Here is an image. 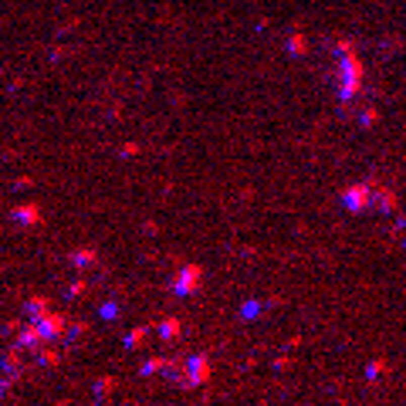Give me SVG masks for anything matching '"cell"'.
<instances>
[{
  "label": "cell",
  "mask_w": 406,
  "mask_h": 406,
  "mask_svg": "<svg viewBox=\"0 0 406 406\" xmlns=\"http://www.w3.org/2000/svg\"><path fill=\"white\" fill-rule=\"evenodd\" d=\"M200 278H203V271L196 268V264H186V268H180V274H176V291H180V294L196 291Z\"/></svg>",
  "instance_id": "cell-2"
},
{
  "label": "cell",
  "mask_w": 406,
  "mask_h": 406,
  "mask_svg": "<svg viewBox=\"0 0 406 406\" xmlns=\"http://www.w3.org/2000/svg\"><path fill=\"white\" fill-rule=\"evenodd\" d=\"M159 332H163V338H176V332H180V322H176V318H166V322L159 325Z\"/></svg>",
  "instance_id": "cell-4"
},
{
  "label": "cell",
  "mask_w": 406,
  "mask_h": 406,
  "mask_svg": "<svg viewBox=\"0 0 406 406\" xmlns=\"http://www.w3.org/2000/svg\"><path fill=\"white\" fill-rule=\"evenodd\" d=\"M190 376H186V383L183 386H203L207 379H210V362H207V356H196V359H190Z\"/></svg>",
  "instance_id": "cell-3"
},
{
  "label": "cell",
  "mask_w": 406,
  "mask_h": 406,
  "mask_svg": "<svg viewBox=\"0 0 406 406\" xmlns=\"http://www.w3.org/2000/svg\"><path fill=\"white\" fill-rule=\"evenodd\" d=\"M14 217H21V220H27V224H34V220H41V214H37V210H17Z\"/></svg>",
  "instance_id": "cell-6"
},
{
  "label": "cell",
  "mask_w": 406,
  "mask_h": 406,
  "mask_svg": "<svg viewBox=\"0 0 406 406\" xmlns=\"http://www.w3.org/2000/svg\"><path fill=\"white\" fill-rule=\"evenodd\" d=\"M27 312H31V318H41V315H47V301L34 298V301H27Z\"/></svg>",
  "instance_id": "cell-5"
},
{
  "label": "cell",
  "mask_w": 406,
  "mask_h": 406,
  "mask_svg": "<svg viewBox=\"0 0 406 406\" xmlns=\"http://www.w3.org/2000/svg\"><path fill=\"white\" fill-rule=\"evenodd\" d=\"M342 75H345V81H342V98H352L356 95V88H359L362 81V71H359V61L356 58H345V65H342Z\"/></svg>",
  "instance_id": "cell-1"
}]
</instances>
